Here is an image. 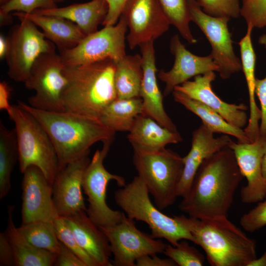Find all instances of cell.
I'll list each match as a JSON object with an SVG mask.
<instances>
[{
    "mask_svg": "<svg viewBox=\"0 0 266 266\" xmlns=\"http://www.w3.org/2000/svg\"><path fill=\"white\" fill-rule=\"evenodd\" d=\"M99 228L109 241L114 256L113 266H134L138 258L163 253L166 246L162 241L139 230L134 220L125 213L119 223Z\"/></svg>",
    "mask_w": 266,
    "mask_h": 266,
    "instance_id": "cell-13",
    "label": "cell"
},
{
    "mask_svg": "<svg viewBox=\"0 0 266 266\" xmlns=\"http://www.w3.org/2000/svg\"><path fill=\"white\" fill-rule=\"evenodd\" d=\"M14 207L8 206L6 235L13 250L15 266H52L56 253L37 248L31 244L19 232L13 221Z\"/></svg>",
    "mask_w": 266,
    "mask_h": 266,
    "instance_id": "cell-27",
    "label": "cell"
},
{
    "mask_svg": "<svg viewBox=\"0 0 266 266\" xmlns=\"http://www.w3.org/2000/svg\"><path fill=\"white\" fill-rule=\"evenodd\" d=\"M54 266H86L74 252L60 241L59 250L56 253Z\"/></svg>",
    "mask_w": 266,
    "mask_h": 266,
    "instance_id": "cell-40",
    "label": "cell"
},
{
    "mask_svg": "<svg viewBox=\"0 0 266 266\" xmlns=\"http://www.w3.org/2000/svg\"><path fill=\"white\" fill-rule=\"evenodd\" d=\"M14 16L25 17L39 28L45 37L57 46L59 51L76 46L86 35L75 23L59 17L14 12Z\"/></svg>",
    "mask_w": 266,
    "mask_h": 266,
    "instance_id": "cell-25",
    "label": "cell"
},
{
    "mask_svg": "<svg viewBox=\"0 0 266 266\" xmlns=\"http://www.w3.org/2000/svg\"><path fill=\"white\" fill-rule=\"evenodd\" d=\"M262 173L264 180L266 182V149L262 158Z\"/></svg>",
    "mask_w": 266,
    "mask_h": 266,
    "instance_id": "cell-48",
    "label": "cell"
},
{
    "mask_svg": "<svg viewBox=\"0 0 266 266\" xmlns=\"http://www.w3.org/2000/svg\"><path fill=\"white\" fill-rule=\"evenodd\" d=\"M243 177L233 151L225 147L201 164L179 208L196 218L227 216Z\"/></svg>",
    "mask_w": 266,
    "mask_h": 266,
    "instance_id": "cell-1",
    "label": "cell"
},
{
    "mask_svg": "<svg viewBox=\"0 0 266 266\" xmlns=\"http://www.w3.org/2000/svg\"><path fill=\"white\" fill-rule=\"evenodd\" d=\"M229 147L233 151L238 166L247 184L241 189V201L252 203L266 197V182L262 173V161L266 149V136L260 134L252 142H235Z\"/></svg>",
    "mask_w": 266,
    "mask_h": 266,
    "instance_id": "cell-16",
    "label": "cell"
},
{
    "mask_svg": "<svg viewBox=\"0 0 266 266\" xmlns=\"http://www.w3.org/2000/svg\"><path fill=\"white\" fill-rule=\"evenodd\" d=\"M112 142L105 141L103 142L101 149L96 151L83 177V190L88 201L86 212L91 220L99 227H108L119 223L125 213L112 209L106 201V189L110 181H115L118 186L121 187L126 184L123 177L110 173L103 166V161Z\"/></svg>",
    "mask_w": 266,
    "mask_h": 266,
    "instance_id": "cell-8",
    "label": "cell"
},
{
    "mask_svg": "<svg viewBox=\"0 0 266 266\" xmlns=\"http://www.w3.org/2000/svg\"><path fill=\"white\" fill-rule=\"evenodd\" d=\"M186 239L180 240L176 246L166 244L164 254L179 266H201L205 257Z\"/></svg>",
    "mask_w": 266,
    "mask_h": 266,
    "instance_id": "cell-34",
    "label": "cell"
},
{
    "mask_svg": "<svg viewBox=\"0 0 266 266\" xmlns=\"http://www.w3.org/2000/svg\"><path fill=\"white\" fill-rule=\"evenodd\" d=\"M172 94L176 102L197 115L201 120L202 123L214 133L233 136L236 138L238 142H250L243 129L232 125L214 110L181 92L173 90Z\"/></svg>",
    "mask_w": 266,
    "mask_h": 266,
    "instance_id": "cell-28",
    "label": "cell"
},
{
    "mask_svg": "<svg viewBox=\"0 0 266 266\" xmlns=\"http://www.w3.org/2000/svg\"><path fill=\"white\" fill-rule=\"evenodd\" d=\"M214 133L201 123L192 133L191 149L183 157L184 168L177 190V197L183 198L189 192L195 176L203 161L210 156L229 146L232 140L223 134L215 137Z\"/></svg>",
    "mask_w": 266,
    "mask_h": 266,
    "instance_id": "cell-21",
    "label": "cell"
},
{
    "mask_svg": "<svg viewBox=\"0 0 266 266\" xmlns=\"http://www.w3.org/2000/svg\"><path fill=\"white\" fill-rule=\"evenodd\" d=\"M244 36L238 42L240 53L242 70L244 73L249 95V116L246 126L243 129L247 137L251 142L254 141L260 135V122L261 118L260 108L255 100V66L256 55L252 41V33L254 28L248 24Z\"/></svg>",
    "mask_w": 266,
    "mask_h": 266,
    "instance_id": "cell-24",
    "label": "cell"
},
{
    "mask_svg": "<svg viewBox=\"0 0 266 266\" xmlns=\"http://www.w3.org/2000/svg\"><path fill=\"white\" fill-rule=\"evenodd\" d=\"M169 47L174 57L173 65L169 70H161L158 73L159 78L165 83V96L192 77L209 71H218V66L210 54L200 56L193 54L182 44L178 34L171 37Z\"/></svg>",
    "mask_w": 266,
    "mask_h": 266,
    "instance_id": "cell-18",
    "label": "cell"
},
{
    "mask_svg": "<svg viewBox=\"0 0 266 266\" xmlns=\"http://www.w3.org/2000/svg\"><path fill=\"white\" fill-rule=\"evenodd\" d=\"M0 266H15L13 250L6 233H0Z\"/></svg>",
    "mask_w": 266,
    "mask_h": 266,
    "instance_id": "cell-42",
    "label": "cell"
},
{
    "mask_svg": "<svg viewBox=\"0 0 266 266\" xmlns=\"http://www.w3.org/2000/svg\"><path fill=\"white\" fill-rule=\"evenodd\" d=\"M11 0H0V5L2 6L4 4H6Z\"/></svg>",
    "mask_w": 266,
    "mask_h": 266,
    "instance_id": "cell-49",
    "label": "cell"
},
{
    "mask_svg": "<svg viewBox=\"0 0 266 266\" xmlns=\"http://www.w3.org/2000/svg\"><path fill=\"white\" fill-rule=\"evenodd\" d=\"M121 15L129 29L127 39L132 50L154 41L166 32L170 25L158 0H128Z\"/></svg>",
    "mask_w": 266,
    "mask_h": 266,
    "instance_id": "cell-14",
    "label": "cell"
},
{
    "mask_svg": "<svg viewBox=\"0 0 266 266\" xmlns=\"http://www.w3.org/2000/svg\"><path fill=\"white\" fill-rule=\"evenodd\" d=\"M64 0H55L56 3H57V2H62V1H63Z\"/></svg>",
    "mask_w": 266,
    "mask_h": 266,
    "instance_id": "cell-50",
    "label": "cell"
},
{
    "mask_svg": "<svg viewBox=\"0 0 266 266\" xmlns=\"http://www.w3.org/2000/svg\"><path fill=\"white\" fill-rule=\"evenodd\" d=\"M142 113V100L140 97L117 98L104 109L99 120L115 132H129L137 117Z\"/></svg>",
    "mask_w": 266,
    "mask_h": 266,
    "instance_id": "cell-30",
    "label": "cell"
},
{
    "mask_svg": "<svg viewBox=\"0 0 266 266\" xmlns=\"http://www.w3.org/2000/svg\"><path fill=\"white\" fill-rule=\"evenodd\" d=\"M240 224L246 231L253 233L266 226V200L260 201L256 206L243 214Z\"/></svg>",
    "mask_w": 266,
    "mask_h": 266,
    "instance_id": "cell-38",
    "label": "cell"
},
{
    "mask_svg": "<svg viewBox=\"0 0 266 266\" xmlns=\"http://www.w3.org/2000/svg\"><path fill=\"white\" fill-rule=\"evenodd\" d=\"M7 50V42L6 38L2 35L0 36V58H5Z\"/></svg>",
    "mask_w": 266,
    "mask_h": 266,
    "instance_id": "cell-45",
    "label": "cell"
},
{
    "mask_svg": "<svg viewBox=\"0 0 266 266\" xmlns=\"http://www.w3.org/2000/svg\"><path fill=\"white\" fill-rule=\"evenodd\" d=\"M23 174L22 224L53 223L59 215L53 198L52 184L36 166H30Z\"/></svg>",
    "mask_w": 266,
    "mask_h": 266,
    "instance_id": "cell-15",
    "label": "cell"
},
{
    "mask_svg": "<svg viewBox=\"0 0 266 266\" xmlns=\"http://www.w3.org/2000/svg\"><path fill=\"white\" fill-rule=\"evenodd\" d=\"M107 2L109 9L107 16L102 25L113 26L118 22L123 9L128 0H104Z\"/></svg>",
    "mask_w": 266,
    "mask_h": 266,
    "instance_id": "cell-41",
    "label": "cell"
},
{
    "mask_svg": "<svg viewBox=\"0 0 266 266\" xmlns=\"http://www.w3.org/2000/svg\"><path fill=\"white\" fill-rule=\"evenodd\" d=\"M160 6L170 25L177 30L181 36L190 44L197 40L190 28L191 21L187 0H158Z\"/></svg>",
    "mask_w": 266,
    "mask_h": 266,
    "instance_id": "cell-33",
    "label": "cell"
},
{
    "mask_svg": "<svg viewBox=\"0 0 266 266\" xmlns=\"http://www.w3.org/2000/svg\"><path fill=\"white\" fill-rule=\"evenodd\" d=\"M20 23L12 27L6 37L5 57L7 74L12 80L23 82L27 79L36 60L41 54L55 50V45L30 20L16 17Z\"/></svg>",
    "mask_w": 266,
    "mask_h": 266,
    "instance_id": "cell-9",
    "label": "cell"
},
{
    "mask_svg": "<svg viewBox=\"0 0 266 266\" xmlns=\"http://www.w3.org/2000/svg\"><path fill=\"white\" fill-rule=\"evenodd\" d=\"M64 67L61 56L55 50L38 57L24 83L35 92L28 98L29 105L45 111H65L62 94L67 80Z\"/></svg>",
    "mask_w": 266,
    "mask_h": 266,
    "instance_id": "cell-10",
    "label": "cell"
},
{
    "mask_svg": "<svg viewBox=\"0 0 266 266\" xmlns=\"http://www.w3.org/2000/svg\"><path fill=\"white\" fill-rule=\"evenodd\" d=\"M17 229L33 246L56 254L59 251L60 241L57 236L53 223L34 221L22 224Z\"/></svg>",
    "mask_w": 266,
    "mask_h": 266,
    "instance_id": "cell-32",
    "label": "cell"
},
{
    "mask_svg": "<svg viewBox=\"0 0 266 266\" xmlns=\"http://www.w3.org/2000/svg\"><path fill=\"white\" fill-rule=\"evenodd\" d=\"M0 26H3L10 24L12 22V18L9 14H0Z\"/></svg>",
    "mask_w": 266,
    "mask_h": 266,
    "instance_id": "cell-47",
    "label": "cell"
},
{
    "mask_svg": "<svg viewBox=\"0 0 266 266\" xmlns=\"http://www.w3.org/2000/svg\"><path fill=\"white\" fill-rule=\"evenodd\" d=\"M108 5L104 0L75 3L62 7L37 9L32 13L63 18L76 24L86 35L98 31L102 24L108 11Z\"/></svg>",
    "mask_w": 266,
    "mask_h": 266,
    "instance_id": "cell-26",
    "label": "cell"
},
{
    "mask_svg": "<svg viewBox=\"0 0 266 266\" xmlns=\"http://www.w3.org/2000/svg\"><path fill=\"white\" fill-rule=\"evenodd\" d=\"M156 255H146L138 258L135 262L136 266H175V263L169 258L161 259Z\"/></svg>",
    "mask_w": 266,
    "mask_h": 266,
    "instance_id": "cell-43",
    "label": "cell"
},
{
    "mask_svg": "<svg viewBox=\"0 0 266 266\" xmlns=\"http://www.w3.org/2000/svg\"><path fill=\"white\" fill-rule=\"evenodd\" d=\"M59 240L74 252L86 265L98 266L95 260L78 244L72 231L63 217L58 216L53 222Z\"/></svg>",
    "mask_w": 266,
    "mask_h": 266,
    "instance_id": "cell-35",
    "label": "cell"
},
{
    "mask_svg": "<svg viewBox=\"0 0 266 266\" xmlns=\"http://www.w3.org/2000/svg\"><path fill=\"white\" fill-rule=\"evenodd\" d=\"M206 14L216 17L236 19L240 15L241 0H197Z\"/></svg>",
    "mask_w": 266,
    "mask_h": 266,
    "instance_id": "cell-36",
    "label": "cell"
},
{
    "mask_svg": "<svg viewBox=\"0 0 266 266\" xmlns=\"http://www.w3.org/2000/svg\"><path fill=\"white\" fill-rule=\"evenodd\" d=\"M57 7L55 0H11L0 7V14L12 12L31 13L37 9H47Z\"/></svg>",
    "mask_w": 266,
    "mask_h": 266,
    "instance_id": "cell-37",
    "label": "cell"
},
{
    "mask_svg": "<svg viewBox=\"0 0 266 266\" xmlns=\"http://www.w3.org/2000/svg\"><path fill=\"white\" fill-rule=\"evenodd\" d=\"M149 195L145 183L136 176L115 191L114 199L127 217L144 222L148 226L153 238H164L174 246L182 239L196 244L190 232L174 216L171 217L162 212L153 204Z\"/></svg>",
    "mask_w": 266,
    "mask_h": 266,
    "instance_id": "cell-5",
    "label": "cell"
},
{
    "mask_svg": "<svg viewBox=\"0 0 266 266\" xmlns=\"http://www.w3.org/2000/svg\"><path fill=\"white\" fill-rule=\"evenodd\" d=\"M18 104L41 124L55 148L60 170L67 164L89 155L96 142L113 141L115 132L99 120L67 111H50Z\"/></svg>",
    "mask_w": 266,
    "mask_h": 266,
    "instance_id": "cell-2",
    "label": "cell"
},
{
    "mask_svg": "<svg viewBox=\"0 0 266 266\" xmlns=\"http://www.w3.org/2000/svg\"><path fill=\"white\" fill-rule=\"evenodd\" d=\"M18 149L14 128L8 129L0 121V199L9 192L11 176L14 166L18 161Z\"/></svg>",
    "mask_w": 266,
    "mask_h": 266,
    "instance_id": "cell-31",
    "label": "cell"
},
{
    "mask_svg": "<svg viewBox=\"0 0 266 266\" xmlns=\"http://www.w3.org/2000/svg\"><path fill=\"white\" fill-rule=\"evenodd\" d=\"M89 155L67 164L57 174L53 187V198L59 216L66 217L87 211L82 194L84 171L90 162Z\"/></svg>",
    "mask_w": 266,
    "mask_h": 266,
    "instance_id": "cell-17",
    "label": "cell"
},
{
    "mask_svg": "<svg viewBox=\"0 0 266 266\" xmlns=\"http://www.w3.org/2000/svg\"><path fill=\"white\" fill-rule=\"evenodd\" d=\"M8 115L15 125L20 172L23 173L30 166H36L53 184L60 166L55 148L46 131L31 113L18 104L12 105Z\"/></svg>",
    "mask_w": 266,
    "mask_h": 266,
    "instance_id": "cell-6",
    "label": "cell"
},
{
    "mask_svg": "<svg viewBox=\"0 0 266 266\" xmlns=\"http://www.w3.org/2000/svg\"><path fill=\"white\" fill-rule=\"evenodd\" d=\"M126 21L121 15L117 24L104 26L86 35L76 46L59 51L65 66L89 64L109 59L115 63L126 55Z\"/></svg>",
    "mask_w": 266,
    "mask_h": 266,
    "instance_id": "cell-11",
    "label": "cell"
},
{
    "mask_svg": "<svg viewBox=\"0 0 266 266\" xmlns=\"http://www.w3.org/2000/svg\"><path fill=\"white\" fill-rule=\"evenodd\" d=\"M139 46L141 54L143 71L139 93V97L142 100L143 113L167 129L177 132L176 126L164 107L163 96L157 80V69L154 41L143 43Z\"/></svg>",
    "mask_w": 266,
    "mask_h": 266,
    "instance_id": "cell-20",
    "label": "cell"
},
{
    "mask_svg": "<svg viewBox=\"0 0 266 266\" xmlns=\"http://www.w3.org/2000/svg\"><path fill=\"white\" fill-rule=\"evenodd\" d=\"M129 132L127 138L134 153L138 154L156 152L182 141L178 132L167 129L143 113L137 117Z\"/></svg>",
    "mask_w": 266,
    "mask_h": 266,
    "instance_id": "cell-23",
    "label": "cell"
},
{
    "mask_svg": "<svg viewBox=\"0 0 266 266\" xmlns=\"http://www.w3.org/2000/svg\"><path fill=\"white\" fill-rule=\"evenodd\" d=\"M174 217L194 236L212 266H248L257 258L256 242L227 216L196 218Z\"/></svg>",
    "mask_w": 266,
    "mask_h": 266,
    "instance_id": "cell-3",
    "label": "cell"
},
{
    "mask_svg": "<svg viewBox=\"0 0 266 266\" xmlns=\"http://www.w3.org/2000/svg\"><path fill=\"white\" fill-rule=\"evenodd\" d=\"M11 89L5 81L0 83V109L5 110L9 114L12 109V105L9 103Z\"/></svg>",
    "mask_w": 266,
    "mask_h": 266,
    "instance_id": "cell-44",
    "label": "cell"
},
{
    "mask_svg": "<svg viewBox=\"0 0 266 266\" xmlns=\"http://www.w3.org/2000/svg\"><path fill=\"white\" fill-rule=\"evenodd\" d=\"M259 42L263 45L266 50V34L259 37ZM255 95L260 102L261 118L260 122V134L266 136V76L263 79L256 78Z\"/></svg>",
    "mask_w": 266,
    "mask_h": 266,
    "instance_id": "cell-39",
    "label": "cell"
},
{
    "mask_svg": "<svg viewBox=\"0 0 266 266\" xmlns=\"http://www.w3.org/2000/svg\"><path fill=\"white\" fill-rule=\"evenodd\" d=\"M248 266H266V249L263 255L256 258L250 263Z\"/></svg>",
    "mask_w": 266,
    "mask_h": 266,
    "instance_id": "cell-46",
    "label": "cell"
},
{
    "mask_svg": "<svg viewBox=\"0 0 266 266\" xmlns=\"http://www.w3.org/2000/svg\"><path fill=\"white\" fill-rule=\"evenodd\" d=\"M187 2L191 21L200 29L210 44V54L218 66L221 78L228 79L242 70L241 61L234 53L228 27L230 19L206 14L197 0H187Z\"/></svg>",
    "mask_w": 266,
    "mask_h": 266,
    "instance_id": "cell-12",
    "label": "cell"
},
{
    "mask_svg": "<svg viewBox=\"0 0 266 266\" xmlns=\"http://www.w3.org/2000/svg\"><path fill=\"white\" fill-rule=\"evenodd\" d=\"M72 231L78 244L96 262L98 266H112L109 257L112 253L105 234L82 211L63 217Z\"/></svg>",
    "mask_w": 266,
    "mask_h": 266,
    "instance_id": "cell-22",
    "label": "cell"
},
{
    "mask_svg": "<svg viewBox=\"0 0 266 266\" xmlns=\"http://www.w3.org/2000/svg\"><path fill=\"white\" fill-rule=\"evenodd\" d=\"M216 78L215 71L197 75L193 81L188 80L176 86L174 90L181 92L216 111L228 123L240 129L246 126L248 118L244 103H229L222 100L213 91L212 83Z\"/></svg>",
    "mask_w": 266,
    "mask_h": 266,
    "instance_id": "cell-19",
    "label": "cell"
},
{
    "mask_svg": "<svg viewBox=\"0 0 266 266\" xmlns=\"http://www.w3.org/2000/svg\"><path fill=\"white\" fill-rule=\"evenodd\" d=\"M143 76L141 56L126 55L116 63L114 83L118 99L139 97Z\"/></svg>",
    "mask_w": 266,
    "mask_h": 266,
    "instance_id": "cell-29",
    "label": "cell"
},
{
    "mask_svg": "<svg viewBox=\"0 0 266 266\" xmlns=\"http://www.w3.org/2000/svg\"><path fill=\"white\" fill-rule=\"evenodd\" d=\"M133 164L161 210L172 205L184 168L183 158L166 148L151 153H133Z\"/></svg>",
    "mask_w": 266,
    "mask_h": 266,
    "instance_id": "cell-7",
    "label": "cell"
},
{
    "mask_svg": "<svg viewBox=\"0 0 266 266\" xmlns=\"http://www.w3.org/2000/svg\"><path fill=\"white\" fill-rule=\"evenodd\" d=\"M115 65L107 59L80 66H64L67 82L62 102L65 111L99 120L104 109L117 98Z\"/></svg>",
    "mask_w": 266,
    "mask_h": 266,
    "instance_id": "cell-4",
    "label": "cell"
}]
</instances>
